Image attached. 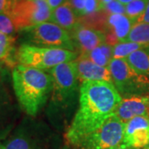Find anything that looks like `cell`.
I'll use <instances>...</instances> for the list:
<instances>
[{
  "instance_id": "cell-31",
  "label": "cell",
  "mask_w": 149,
  "mask_h": 149,
  "mask_svg": "<svg viewBox=\"0 0 149 149\" xmlns=\"http://www.w3.org/2000/svg\"><path fill=\"white\" fill-rule=\"evenodd\" d=\"M6 66H7V65H6L5 63H4L3 61H0V78H2Z\"/></svg>"
},
{
  "instance_id": "cell-23",
  "label": "cell",
  "mask_w": 149,
  "mask_h": 149,
  "mask_svg": "<svg viewBox=\"0 0 149 149\" xmlns=\"http://www.w3.org/2000/svg\"><path fill=\"white\" fill-rule=\"evenodd\" d=\"M148 3V0H133L125 6V14L130 19L137 22L146 10Z\"/></svg>"
},
{
  "instance_id": "cell-17",
  "label": "cell",
  "mask_w": 149,
  "mask_h": 149,
  "mask_svg": "<svg viewBox=\"0 0 149 149\" xmlns=\"http://www.w3.org/2000/svg\"><path fill=\"white\" fill-rule=\"evenodd\" d=\"M16 38L14 36L6 35L0 32V61L8 67L13 68L17 65L16 61Z\"/></svg>"
},
{
  "instance_id": "cell-12",
  "label": "cell",
  "mask_w": 149,
  "mask_h": 149,
  "mask_svg": "<svg viewBox=\"0 0 149 149\" xmlns=\"http://www.w3.org/2000/svg\"><path fill=\"white\" fill-rule=\"evenodd\" d=\"M18 112L3 80L0 78V139H5L14 128Z\"/></svg>"
},
{
  "instance_id": "cell-22",
  "label": "cell",
  "mask_w": 149,
  "mask_h": 149,
  "mask_svg": "<svg viewBox=\"0 0 149 149\" xmlns=\"http://www.w3.org/2000/svg\"><path fill=\"white\" fill-rule=\"evenodd\" d=\"M148 47L141 44L134 42H118L113 46V59H126L128 56L133 53L136 51H139L143 48Z\"/></svg>"
},
{
  "instance_id": "cell-7",
  "label": "cell",
  "mask_w": 149,
  "mask_h": 149,
  "mask_svg": "<svg viewBox=\"0 0 149 149\" xmlns=\"http://www.w3.org/2000/svg\"><path fill=\"white\" fill-rule=\"evenodd\" d=\"M20 32L24 40L23 43L77 52L70 32L52 22H45Z\"/></svg>"
},
{
  "instance_id": "cell-36",
  "label": "cell",
  "mask_w": 149,
  "mask_h": 149,
  "mask_svg": "<svg viewBox=\"0 0 149 149\" xmlns=\"http://www.w3.org/2000/svg\"><path fill=\"white\" fill-rule=\"evenodd\" d=\"M61 149H70V148H68L67 146H65L64 148H61Z\"/></svg>"
},
{
  "instance_id": "cell-25",
  "label": "cell",
  "mask_w": 149,
  "mask_h": 149,
  "mask_svg": "<svg viewBox=\"0 0 149 149\" xmlns=\"http://www.w3.org/2000/svg\"><path fill=\"white\" fill-rule=\"evenodd\" d=\"M104 9L100 0H86L82 17L90 15Z\"/></svg>"
},
{
  "instance_id": "cell-20",
  "label": "cell",
  "mask_w": 149,
  "mask_h": 149,
  "mask_svg": "<svg viewBox=\"0 0 149 149\" xmlns=\"http://www.w3.org/2000/svg\"><path fill=\"white\" fill-rule=\"evenodd\" d=\"M109 14L104 10H101L90 15L81 17L79 19L80 24L104 33L106 31L107 20Z\"/></svg>"
},
{
  "instance_id": "cell-26",
  "label": "cell",
  "mask_w": 149,
  "mask_h": 149,
  "mask_svg": "<svg viewBox=\"0 0 149 149\" xmlns=\"http://www.w3.org/2000/svg\"><path fill=\"white\" fill-rule=\"evenodd\" d=\"M109 15L113 14H125V6L119 3L118 0H113L107 3L104 9Z\"/></svg>"
},
{
  "instance_id": "cell-33",
  "label": "cell",
  "mask_w": 149,
  "mask_h": 149,
  "mask_svg": "<svg viewBox=\"0 0 149 149\" xmlns=\"http://www.w3.org/2000/svg\"><path fill=\"white\" fill-rule=\"evenodd\" d=\"M119 3H121L122 4H123L124 6L128 5V3H130L131 2H133V0H118Z\"/></svg>"
},
{
  "instance_id": "cell-32",
  "label": "cell",
  "mask_w": 149,
  "mask_h": 149,
  "mask_svg": "<svg viewBox=\"0 0 149 149\" xmlns=\"http://www.w3.org/2000/svg\"><path fill=\"white\" fill-rule=\"evenodd\" d=\"M110 149H138V148H129V147L124 146V145H123V144H120V145H118V146H117V147L113 148H110Z\"/></svg>"
},
{
  "instance_id": "cell-37",
  "label": "cell",
  "mask_w": 149,
  "mask_h": 149,
  "mask_svg": "<svg viewBox=\"0 0 149 149\" xmlns=\"http://www.w3.org/2000/svg\"><path fill=\"white\" fill-rule=\"evenodd\" d=\"M144 149H149V143L148 144V146H147V147H146Z\"/></svg>"
},
{
  "instance_id": "cell-18",
  "label": "cell",
  "mask_w": 149,
  "mask_h": 149,
  "mask_svg": "<svg viewBox=\"0 0 149 149\" xmlns=\"http://www.w3.org/2000/svg\"><path fill=\"white\" fill-rule=\"evenodd\" d=\"M125 60L137 72L149 78V47L134 52Z\"/></svg>"
},
{
  "instance_id": "cell-15",
  "label": "cell",
  "mask_w": 149,
  "mask_h": 149,
  "mask_svg": "<svg viewBox=\"0 0 149 149\" xmlns=\"http://www.w3.org/2000/svg\"><path fill=\"white\" fill-rule=\"evenodd\" d=\"M135 23L126 14L109 15L104 35H111L117 39L118 42H123Z\"/></svg>"
},
{
  "instance_id": "cell-8",
  "label": "cell",
  "mask_w": 149,
  "mask_h": 149,
  "mask_svg": "<svg viewBox=\"0 0 149 149\" xmlns=\"http://www.w3.org/2000/svg\"><path fill=\"white\" fill-rule=\"evenodd\" d=\"M52 10L46 0H13L9 16L17 32L51 22Z\"/></svg>"
},
{
  "instance_id": "cell-29",
  "label": "cell",
  "mask_w": 149,
  "mask_h": 149,
  "mask_svg": "<svg viewBox=\"0 0 149 149\" xmlns=\"http://www.w3.org/2000/svg\"><path fill=\"white\" fill-rule=\"evenodd\" d=\"M51 9L53 11L54 9L57 8L60 6L63 5L64 3H67L69 0H46Z\"/></svg>"
},
{
  "instance_id": "cell-13",
  "label": "cell",
  "mask_w": 149,
  "mask_h": 149,
  "mask_svg": "<svg viewBox=\"0 0 149 149\" xmlns=\"http://www.w3.org/2000/svg\"><path fill=\"white\" fill-rule=\"evenodd\" d=\"M113 114L123 123L135 117L149 116V95L123 98Z\"/></svg>"
},
{
  "instance_id": "cell-1",
  "label": "cell",
  "mask_w": 149,
  "mask_h": 149,
  "mask_svg": "<svg viewBox=\"0 0 149 149\" xmlns=\"http://www.w3.org/2000/svg\"><path fill=\"white\" fill-rule=\"evenodd\" d=\"M122 99L111 83H81L78 109L65 135L68 143L76 148L83 139L100 128L113 115Z\"/></svg>"
},
{
  "instance_id": "cell-9",
  "label": "cell",
  "mask_w": 149,
  "mask_h": 149,
  "mask_svg": "<svg viewBox=\"0 0 149 149\" xmlns=\"http://www.w3.org/2000/svg\"><path fill=\"white\" fill-rule=\"evenodd\" d=\"M125 123L114 114L95 132L84 139L77 149H110L122 144Z\"/></svg>"
},
{
  "instance_id": "cell-19",
  "label": "cell",
  "mask_w": 149,
  "mask_h": 149,
  "mask_svg": "<svg viewBox=\"0 0 149 149\" xmlns=\"http://www.w3.org/2000/svg\"><path fill=\"white\" fill-rule=\"evenodd\" d=\"M112 52H113V46H110L107 43H104L88 53L80 54V55H84L95 64L102 67L108 68L113 59Z\"/></svg>"
},
{
  "instance_id": "cell-34",
  "label": "cell",
  "mask_w": 149,
  "mask_h": 149,
  "mask_svg": "<svg viewBox=\"0 0 149 149\" xmlns=\"http://www.w3.org/2000/svg\"><path fill=\"white\" fill-rule=\"evenodd\" d=\"M112 1H113V0H100V2H101L103 7H104V6L106 5L107 3H110V2H112Z\"/></svg>"
},
{
  "instance_id": "cell-14",
  "label": "cell",
  "mask_w": 149,
  "mask_h": 149,
  "mask_svg": "<svg viewBox=\"0 0 149 149\" xmlns=\"http://www.w3.org/2000/svg\"><path fill=\"white\" fill-rule=\"evenodd\" d=\"M74 61L80 83L88 81H106L113 85L109 68L95 64L84 55H79Z\"/></svg>"
},
{
  "instance_id": "cell-35",
  "label": "cell",
  "mask_w": 149,
  "mask_h": 149,
  "mask_svg": "<svg viewBox=\"0 0 149 149\" xmlns=\"http://www.w3.org/2000/svg\"><path fill=\"white\" fill-rule=\"evenodd\" d=\"M0 149H6L5 147L3 146V144L2 143H0Z\"/></svg>"
},
{
  "instance_id": "cell-11",
  "label": "cell",
  "mask_w": 149,
  "mask_h": 149,
  "mask_svg": "<svg viewBox=\"0 0 149 149\" xmlns=\"http://www.w3.org/2000/svg\"><path fill=\"white\" fill-rule=\"evenodd\" d=\"M69 32L79 55L88 53L97 47L106 43L104 33L85 27L80 22Z\"/></svg>"
},
{
  "instance_id": "cell-4",
  "label": "cell",
  "mask_w": 149,
  "mask_h": 149,
  "mask_svg": "<svg viewBox=\"0 0 149 149\" xmlns=\"http://www.w3.org/2000/svg\"><path fill=\"white\" fill-rule=\"evenodd\" d=\"M6 149H59L56 135L43 123L24 119L4 143Z\"/></svg>"
},
{
  "instance_id": "cell-10",
  "label": "cell",
  "mask_w": 149,
  "mask_h": 149,
  "mask_svg": "<svg viewBox=\"0 0 149 149\" xmlns=\"http://www.w3.org/2000/svg\"><path fill=\"white\" fill-rule=\"evenodd\" d=\"M149 143V116H139L125 123L122 144L144 149Z\"/></svg>"
},
{
  "instance_id": "cell-30",
  "label": "cell",
  "mask_w": 149,
  "mask_h": 149,
  "mask_svg": "<svg viewBox=\"0 0 149 149\" xmlns=\"http://www.w3.org/2000/svg\"><path fill=\"white\" fill-rule=\"evenodd\" d=\"M137 22H145V23H149V0L148 3V5L146 8V10L143 13V14L140 17Z\"/></svg>"
},
{
  "instance_id": "cell-21",
  "label": "cell",
  "mask_w": 149,
  "mask_h": 149,
  "mask_svg": "<svg viewBox=\"0 0 149 149\" xmlns=\"http://www.w3.org/2000/svg\"><path fill=\"white\" fill-rule=\"evenodd\" d=\"M124 42L138 43L149 47V23L136 22Z\"/></svg>"
},
{
  "instance_id": "cell-16",
  "label": "cell",
  "mask_w": 149,
  "mask_h": 149,
  "mask_svg": "<svg viewBox=\"0 0 149 149\" xmlns=\"http://www.w3.org/2000/svg\"><path fill=\"white\" fill-rule=\"evenodd\" d=\"M79 19L68 1L52 11L51 22L70 32L79 23Z\"/></svg>"
},
{
  "instance_id": "cell-24",
  "label": "cell",
  "mask_w": 149,
  "mask_h": 149,
  "mask_svg": "<svg viewBox=\"0 0 149 149\" xmlns=\"http://www.w3.org/2000/svg\"><path fill=\"white\" fill-rule=\"evenodd\" d=\"M17 32L16 27L11 17L8 14L0 13V32L9 36H14Z\"/></svg>"
},
{
  "instance_id": "cell-28",
  "label": "cell",
  "mask_w": 149,
  "mask_h": 149,
  "mask_svg": "<svg viewBox=\"0 0 149 149\" xmlns=\"http://www.w3.org/2000/svg\"><path fill=\"white\" fill-rule=\"evenodd\" d=\"M13 0H0V13H10Z\"/></svg>"
},
{
  "instance_id": "cell-27",
  "label": "cell",
  "mask_w": 149,
  "mask_h": 149,
  "mask_svg": "<svg viewBox=\"0 0 149 149\" xmlns=\"http://www.w3.org/2000/svg\"><path fill=\"white\" fill-rule=\"evenodd\" d=\"M85 2H86V0H69L70 4L71 5L72 8L74 9V13H76V15L79 17H82Z\"/></svg>"
},
{
  "instance_id": "cell-5",
  "label": "cell",
  "mask_w": 149,
  "mask_h": 149,
  "mask_svg": "<svg viewBox=\"0 0 149 149\" xmlns=\"http://www.w3.org/2000/svg\"><path fill=\"white\" fill-rule=\"evenodd\" d=\"M79 53L59 48L42 47L22 43L17 49V63L44 71H49L58 65L74 61Z\"/></svg>"
},
{
  "instance_id": "cell-6",
  "label": "cell",
  "mask_w": 149,
  "mask_h": 149,
  "mask_svg": "<svg viewBox=\"0 0 149 149\" xmlns=\"http://www.w3.org/2000/svg\"><path fill=\"white\" fill-rule=\"evenodd\" d=\"M108 68L122 98L149 95V78L137 72L125 59H112Z\"/></svg>"
},
{
  "instance_id": "cell-3",
  "label": "cell",
  "mask_w": 149,
  "mask_h": 149,
  "mask_svg": "<svg viewBox=\"0 0 149 149\" xmlns=\"http://www.w3.org/2000/svg\"><path fill=\"white\" fill-rule=\"evenodd\" d=\"M12 80L18 104L27 115L35 117L50 98L52 78L47 71L17 64Z\"/></svg>"
},
{
  "instance_id": "cell-2",
  "label": "cell",
  "mask_w": 149,
  "mask_h": 149,
  "mask_svg": "<svg viewBox=\"0 0 149 149\" xmlns=\"http://www.w3.org/2000/svg\"><path fill=\"white\" fill-rule=\"evenodd\" d=\"M52 78L47 114L51 122L62 124L68 122L79 104L80 82L74 61L58 65L48 71Z\"/></svg>"
}]
</instances>
